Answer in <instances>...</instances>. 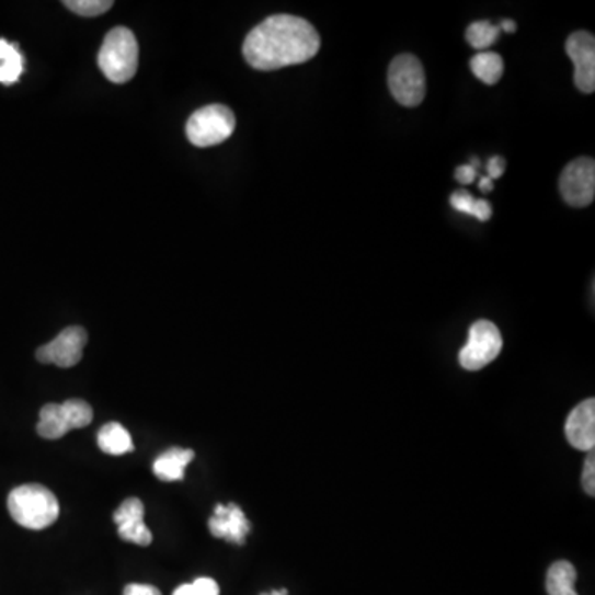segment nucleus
<instances>
[{
  "instance_id": "nucleus-10",
  "label": "nucleus",
  "mask_w": 595,
  "mask_h": 595,
  "mask_svg": "<svg viewBox=\"0 0 595 595\" xmlns=\"http://www.w3.org/2000/svg\"><path fill=\"white\" fill-rule=\"evenodd\" d=\"M565 54L574 64V83L582 93L595 90V38L588 32H574L565 42Z\"/></svg>"
},
{
  "instance_id": "nucleus-2",
  "label": "nucleus",
  "mask_w": 595,
  "mask_h": 595,
  "mask_svg": "<svg viewBox=\"0 0 595 595\" xmlns=\"http://www.w3.org/2000/svg\"><path fill=\"white\" fill-rule=\"evenodd\" d=\"M8 506L18 525L34 531L48 528L60 516L57 496L44 484L31 483L14 488L9 494Z\"/></svg>"
},
{
  "instance_id": "nucleus-22",
  "label": "nucleus",
  "mask_w": 595,
  "mask_h": 595,
  "mask_svg": "<svg viewBox=\"0 0 595 595\" xmlns=\"http://www.w3.org/2000/svg\"><path fill=\"white\" fill-rule=\"evenodd\" d=\"M477 201L470 192L457 191L451 194L450 204L458 213L467 214V216H473L477 213Z\"/></svg>"
},
{
  "instance_id": "nucleus-30",
  "label": "nucleus",
  "mask_w": 595,
  "mask_h": 595,
  "mask_svg": "<svg viewBox=\"0 0 595 595\" xmlns=\"http://www.w3.org/2000/svg\"><path fill=\"white\" fill-rule=\"evenodd\" d=\"M288 594V592L286 591H275V592H272V594H262V595H286Z\"/></svg>"
},
{
  "instance_id": "nucleus-25",
  "label": "nucleus",
  "mask_w": 595,
  "mask_h": 595,
  "mask_svg": "<svg viewBox=\"0 0 595 595\" xmlns=\"http://www.w3.org/2000/svg\"><path fill=\"white\" fill-rule=\"evenodd\" d=\"M123 595H162L158 587L149 584H129L126 585Z\"/></svg>"
},
{
  "instance_id": "nucleus-11",
  "label": "nucleus",
  "mask_w": 595,
  "mask_h": 595,
  "mask_svg": "<svg viewBox=\"0 0 595 595\" xmlns=\"http://www.w3.org/2000/svg\"><path fill=\"white\" fill-rule=\"evenodd\" d=\"M118 535L123 541L138 546H149L152 542V533L145 523V505L139 499H128L115 512Z\"/></svg>"
},
{
  "instance_id": "nucleus-12",
  "label": "nucleus",
  "mask_w": 595,
  "mask_h": 595,
  "mask_svg": "<svg viewBox=\"0 0 595 595\" xmlns=\"http://www.w3.org/2000/svg\"><path fill=\"white\" fill-rule=\"evenodd\" d=\"M209 529L214 538L226 539L233 545H245L247 535L250 533V522L236 503L217 505L214 508L213 518L209 519Z\"/></svg>"
},
{
  "instance_id": "nucleus-13",
  "label": "nucleus",
  "mask_w": 595,
  "mask_h": 595,
  "mask_svg": "<svg viewBox=\"0 0 595 595\" xmlns=\"http://www.w3.org/2000/svg\"><path fill=\"white\" fill-rule=\"evenodd\" d=\"M565 437L577 450L592 451L595 447V401L587 399L572 409L565 422Z\"/></svg>"
},
{
  "instance_id": "nucleus-28",
  "label": "nucleus",
  "mask_w": 595,
  "mask_h": 595,
  "mask_svg": "<svg viewBox=\"0 0 595 595\" xmlns=\"http://www.w3.org/2000/svg\"><path fill=\"white\" fill-rule=\"evenodd\" d=\"M493 181H491L488 175H483V178L480 179V182H478V187H480L481 192H484V194H490L491 191H493Z\"/></svg>"
},
{
  "instance_id": "nucleus-3",
  "label": "nucleus",
  "mask_w": 595,
  "mask_h": 595,
  "mask_svg": "<svg viewBox=\"0 0 595 595\" xmlns=\"http://www.w3.org/2000/svg\"><path fill=\"white\" fill-rule=\"evenodd\" d=\"M139 47L129 28L116 27L108 32L98 54V65L112 83L125 84L138 71Z\"/></svg>"
},
{
  "instance_id": "nucleus-15",
  "label": "nucleus",
  "mask_w": 595,
  "mask_h": 595,
  "mask_svg": "<svg viewBox=\"0 0 595 595\" xmlns=\"http://www.w3.org/2000/svg\"><path fill=\"white\" fill-rule=\"evenodd\" d=\"M98 445L105 454L115 455V457L135 450L131 435L118 422L103 425L102 431L98 432Z\"/></svg>"
},
{
  "instance_id": "nucleus-9",
  "label": "nucleus",
  "mask_w": 595,
  "mask_h": 595,
  "mask_svg": "<svg viewBox=\"0 0 595 595\" xmlns=\"http://www.w3.org/2000/svg\"><path fill=\"white\" fill-rule=\"evenodd\" d=\"M88 334L83 328H65L54 341L38 347L37 359L44 364H55L58 367H73L83 357Z\"/></svg>"
},
{
  "instance_id": "nucleus-18",
  "label": "nucleus",
  "mask_w": 595,
  "mask_h": 595,
  "mask_svg": "<svg viewBox=\"0 0 595 595\" xmlns=\"http://www.w3.org/2000/svg\"><path fill=\"white\" fill-rule=\"evenodd\" d=\"M0 83L14 84L24 71V57L19 52L18 45L9 44L0 38Z\"/></svg>"
},
{
  "instance_id": "nucleus-16",
  "label": "nucleus",
  "mask_w": 595,
  "mask_h": 595,
  "mask_svg": "<svg viewBox=\"0 0 595 595\" xmlns=\"http://www.w3.org/2000/svg\"><path fill=\"white\" fill-rule=\"evenodd\" d=\"M470 68L478 80L488 87L499 83L505 73V61L494 52H480L470 60Z\"/></svg>"
},
{
  "instance_id": "nucleus-26",
  "label": "nucleus",
  "mask_w": 595,
  "mask_h": 595,
  "mask_svg": "<svg viewBox=\"0 0 595 595\" xmlns=\"http://www.w3.org/2000/svg\"><path fill=\"white\" fill-rule=\"evenodd\" d=\"M477 172L471 165H460V168L455 171V179H457L460 184L468 185L471 182H474L477 179Z\"/></svg>"
},
{
  "instance_id": "nucleus-5",
  "label": "nucleus",
  "mask_w": 595,
  "mask_h": 595,
  "mask_svg": "<svg viewBox=\"0 0 595 595\" xmlns=\"http://www.w3.org/2000/svg\"><path fill=\"white\" fill-rule=\"evenodd\" d=\"M389 90L397 103L408 108L421 105L424 102L427 81L421 60L414 55H399L393 58L389 67Z\"/></svg>"
},
{
  "instance_id": "nucleus-23",
  "label": "nucleus",
  "mask_w": 595,
  "mask_h": 595,
  "mask_svg": "<svg viewBox=\"0 0 595 595\" xmlns=\"http://www.w3.org/2000/svg\"><path fill=\"white\" fill-rule=\"evenodd\" d=\"M582 487H584L585 493L588 496H594L595 494V457L594 450L588 454L587 460L584 465V473H582Z\"/></svg>"
},
{
  "instance_id": "nucleus-17",
  "label": "nucleus",
  "mask_w": 595,
  "mask_h": 595,
  "mask_svg": "<svg viewBox=\"0 0 595 595\" xmlns=\"http://www.w3.org/2000/svg\"><path fill=\"white\" fill-rule=\"evenodd\" d=\"M577 579L574 565L568 561H558L549 568L546 577V591L549 595H579L574 584Z\"/></svg>"
},
{
  "instance_id": "nucleus-8",
  "label": "nucleus",
  "mask_w": 595,
  "mask_h": 595,
  "mask_svg": "<svg viewBox=\"0 0 595 595\" xmlns=\"http://www.w3.org/2000/svg\"><path fill=\"white\" fill-rule=\"evenodd\" d=\"M559 191L571 207H587L595 197V162L579 158L569 162L559 179Z\"/></svg>"
},
{
  "instance_id": "nucleus-29",
  "label": "nucleus",
  "mask_w": 595,
  "mask_h": 595,
  "mask_svg": "<svg viewBox=\"0 0 595 595\" xmlns=\"http://www.w3.org/2000/svg\"><path fill=\"white\" fill-rule=\"evenodd\" d=\"M500 31L508 32V34H515L516 32V24L515 21H502V24L499 25Z\"/></svg>"
},
{
  "instance_id": "nucleus-24",
  "label": "nucleus",
  "mask_w": 595,
  "mask_h": 595,
  "mask_svg": "<svg viewBox=\"0 0 595 595\" xmlns=\"http://www.w3.org/2000/svg\"><path fill=\"white\" fill-rule=\"evenodd\" d=\"M505 159L500 158V156H493V158H490V161H488L487 164L488 178H490L491 181H494V179H500L503 174H505Z\"/></svg>"
},
{
  "instance_id": "nucleus-4",
  "label": "nucleus",
  "mask_w": 595,
  "mask_h": 595,
  "mask_svg": "<svg viewBox=\"0 0 595 595\" xmlns=\"http://www.w3.org/2000/svg\"><path fill=\"white\" fill-rule=\"evenodd\" d=\"M236 115L226 105H207L188 118L185 133L197 148L222 145L236 131Z\"/></svg>"
},
{
  "instance_id": "nucleus-1",
  "label": "nucleus",
  "mask_w": 595,
  "mask_h": 595,
  "mask_svg": "<svg viewBox=\"0 0 595 595\" xmlns=\"http://www.w3.org/2000/svg\"><path fill=\"white\" fill-rule=\"evenodd\" d=\"M317 28L295 15H273L256 25L243 42V57L260 71L307 64L320 52Z\"/></svg>"
},
{
  "instance_id": "nucleus-19",
  "label": "nucleus",
  "mask_w": 595,
  "mask_h": 595,
  "mask_svg": "<svg viewBox=\"0 0 595 595\" xmlns=\"http://www.w3.org/2000/svg\"><path fill=\"white\" fill-rule=\"evenodd\" d=\"M499 25H493L488 21L473 22L470 27L467 28V42L471 47L477 50L484 52L490 48L494 42L500 38Z\"/></svg>"
},
{
  "instance_id": "nucleus-14",
  "label": "nucleus",
  "mask_w": 595,
  "mask_h": 595,
  "mask_svg": "<svg viewBox=\"0 0 595 595\" xmlns=\"http://www.w3.org/2000/svg\"><path fill=\"white\" fill-rule=\"evenodd\" d=\"M192 460H194V451L188 448H169L168 451L156 458L152 471L159 480L168 481V483L181 481L184 480L185 467Z\"/></svg>"
},
{
  "instance_id": "nucleus-7",
  "label": "nucleus",
  "mask_w": 595,
  "mask_h": 595,
  "mask_svg": "<svg viewBox=\"0 0 595 595\" xmlns=\"http://www.w3.org/2000/svg\"><path fill=\"white\" fill-rule=\"evenodd\" d=\"M502 347L503 337L496 324L480 320L471 324L467 344L461 347L458 359L464 369L480 370L500 356Z\"/></svg>"
},
{
  "instance_id": "nucleus-27",
  "label": "nucleus",
  "mask_w": 595,
  "mask_h": 595,
  "mask_svg": "<svg viewBox=\"0 0 595 595\" xmlns=\"http://www.w3.org/2000/svg\"><path fill=\"white\" fill-rule=\"evenodd\" d=\"M491 216H493V207H491V204L488 203V201H483V198L477 201V213H474V217H477L480 222H488V220L491 219Z\"/></svg>"
},
{
  "instance_id": "nucleus-6",
  "label": "nucleus",
  "mask_w": 595,
  "mask_h": 595,
  "mask_svg": "<svg viewBox=\"0 0 595 595\" xmlns=\"http://www.w3.org/2000/svg\"><path fill=\"white\" fill-rule=\"evenodd\" d=\"M93 421V409L81 399H70L64 404H47L42 408L37 432L47 440H57L75 428L88 427Z\"/></svg>"
},
{
  "instance_id": "nucleus-21",
  "label": "nucleus",
  "mask_w": 595,
  "mask_h": 595,
  "mask_svg": "<svg viewBox=\"0 0 595 595\" xmlns=\"http://www.w3.org/2000/svg\"><path fill=\"white\" fill-rule=\"evenodd\" d=\"M220 588L214 579L198 577L192 584H182L172 595H219Z\"/></svg>"
},
{
  "instance_id": "nucleus-20",
  "label": "nucleus",
  "mask_w": 595,
  "mask_h": 595,
  "mask_svg": "<svg viewBox=\"0 0 595 595\" xmlns=\"http://www.w3.org/2000/svg\"><path fill=\"white\" fill-rule=\"evenodd\" d=\"M64 5L81 18H98V15L106 14L113 8V2L112 0H67Z\"/></svg>"
}]
</instances>
